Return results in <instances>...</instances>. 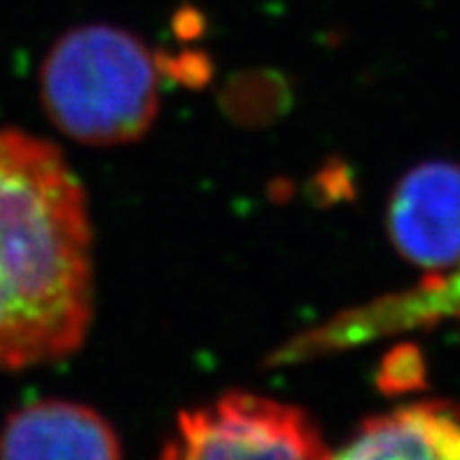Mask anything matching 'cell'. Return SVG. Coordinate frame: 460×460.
Instances as JSON below:
<instances>
[{
    "label": "cell",
    "mask_w": 460,
    "mask_h": 460,
    "mask_svg": "<svg viewBox=\"0 0 460 460\" xmlns=\"http://www.w3.org/2000/svg\"><path fill=\"white\" fill-rule=\"evenodd\" d=\"M93 306L87 199L64 155L0 128V369L68 356Z\"/></svg>",
    "instance_id": "1"
},
{
    "label": "cell",
    "mask_w": 460,
    "mask_h": 460,
    "mask_svg": "<svg viewBox=\"0 0 460 460\" xmlns=\"http://www.w3.org/2000/svg\"><path fill=\"white\" fill-rule=\"evenodd\" d=\"M40 92L49 119L70 138L122 146L140 138L157 117V58L128 31L80 26L47 54Z\"/></svg>",
    "instance_id": "2"
},
{
    "label": "cell",
    "mask_w": 460,
    "mask_h": 460,
    "mask_svg": "<svg viewBox=\"0 0 460 460\" xmlns=\"http://www.w3.org/2000/svg\"><path fill=\"white\" fill-rule=\"evenodd\" d=\"M159 460H330V451L302 409L232 393L181 414Z\"/></svg>",
    "instance_id": "3"
},
{
    "label": "cell",
    "mask_w": 460,
    "mask_h": 460,
    "mask_svg": "<svg viewBox=\"0 0 460 460\" xmlns=\"http://www.w3.org/2000/svg\"><path fill=\"white\" fill-rule=\"evenodd\" d=\"M388 232L414 267L447 274L460 267V166L428 162L397 182L388 206Z\"/></svg>",
    "instance_id": "4"
},
{
    "label": "cell",
    "mask_w": 460,
    "mask_h": 460,
    "mask_svg": "<svg viewBox=\"0 0 460 460\" xmlns=\"http://www.w3.org/2000/svg\"><path fill=\"white\" fill-rule=\"evenodd\" d=\"M438 321L460 323V267L428 276L419 288L339 315L306 337L280 350L283 360L306 358L325 350L349 349L369 339L426 327Z\"/></svg>",
    "instance_id": "5"
},
{
    "label": "cell",
    "mask_w": 460,
    "mask_h": 460,
    "mask_svg": "<svg viewBox=\"0 0 460 460\" xmlns=\"http://www.w3.org/2000/svg\"><path fill=\"white\" fill-rule=\"evenodd\" d=\"M0 460H122V449L115 430L93 409L40 400L5 420Z\"/></svg>",
    "instance_id": "6"
},
{
    "label": "cell",
    "mask_w": 460,
    "mask_h": 460,
    "mask_svg": "<svg viewBox=\"0 0 460 460\" xmlns=\"http://www.w3.org/2000/svg\"><path fill=\"white\" fill-rule=\"evenodd\" d=\"M330 460H460V409L416 402L374 416Z\"/></svg>",
    "instance_id": "7"
}]
</instances>
